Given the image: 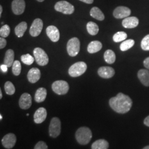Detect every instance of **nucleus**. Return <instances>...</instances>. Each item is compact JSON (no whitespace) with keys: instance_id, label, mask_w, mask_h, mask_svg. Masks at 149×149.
Returning a JSON list of instances; mask_svg holds the SVG:
<instances>
[{"instance_id":"412c9836","label":"nucleus","mask_w":149,"mask_h":149,"mask_svg":"<svg viewBox=\"0 0 149 149\" xmlns=\"http://www.w3.org/2000/svg\"><path fill=\"white\" fill-rule=\"evenodd\" d=\"M102 48V43L98 40L91 42L87 47V51L89 53H96L101 50Z\"/></svg>"},{"instance_id":"1a4fd4ad","label":"nucleus","mask_w":149,"mask_h":149,"mask_svg":"<svg viewBox=\"0 0 149 149\" xmlns=\"http://www.w3.org/2000/svg\"><path fill=\"white\" fill-rule=\"evenodd\" d=\"M43 22L40 18H37L32 23L29 29V33L33 37H38L43 29Z\"/></svg>"},{"instance_id":"6e6552de","label":"nucleus","mask_w":149,"mask_h":149,"mask_svg":"<svg viewBox=\"0 0 149 149\" xmlns=\"http://www.w3.org/2000/svg\"><path fill=\"white\" fill-rule=\"evenodd\" d=\"M61 133V122L58 118L54 117L52 119L49 125V133L50 136L55 138Z\"/></svg>"},{"instance_id":"c03bdc74","label":"nucleus","mask_w":149,"mask_h":149,"mask_svg":"<svg viewBox=\"0 0 149 149\" xmlns=\"http://www.w3.org/2000/svg\"><path fill=\"white\" fill-rule=\"evenodd\" d=\"M38 2H43L44 0H37Z\"/></svg>"},{"instance_id":"a19ab883","label":"nucleus","mask_w":149,"mask_h":149,"mask_svg":"<svg viewBox=\"0 0 149 149\" xmlns=\"http://www.w3.org/2000/svg\"><path fill=\"white\" fill-rule=\"evenodd\" d=\"M2 10H2V6H0V16H1Z\"/></svg>"},{"instance_id":"a878e982","label":"nucleus","mask_w":149,"mask_h":149,"mask_svg":"<svg viewBox=\"0 0 149 149\" xmlns=\"http://www.w3.org/2000/svg\"><path fill=\"white\" fill-rule=\"evenodd\" d=\"M104 59L107 63L113 64L116 59V56L114 52L110 49L107 50L104 54Z\"/></svg>"},{"instance_id":"cd10ccee","label":"nucleus","mask_w":149,"mask_h":149,"mask_svg":"<svg viewBox=\"0 0 149 149\" xmlns=\"http://www.w3.org/2000/svg\"><path fill=\"white\" fill-rule=\"evenodd\" d=\"M135 44L133 39H128L124 41L120 45V49L123 52H125L132 48Z\"/></svg>"},{"instance_id":"4c0bfd02","label":"nucleus","mask_w":149,"mask_h":149,"mask_svg":"<svg viewBox=\"0 0 149 149\" xmlns=\"http://www.w3.org/2000/svg\"><path fill=\"white\" fill-rule=\"evenodd\" d=\"M8 66L5 65V64H2L1 65V71H2L3 72H6L8 70Z\"/></svg>"},{"instance_id":"37998d69","label":"nucleus","mask_w":149,"mask_h":149,"mask_svg":"<svg viewBox=\"0 0 149 149\" xmlns=\"http://www.w3.org/2000/svg\"><path fill=\"white\" fill-rule=\"evenodd\" d=\"M144 149H149V146H145V147H144Z\"/></svg>"},{"instance_id":"79ce46f5","label":"nucleus","mask_w":149,"mask_h":149,"mask_svg":"<svg viewBox=\"0 0 149 149\" xmlns=\"http://www.w3.org/2000/svg\"><path fill=\"white\" fill-rule=\"evenodd\" d=\"M2 98V91L0 90V99Z\"/></svg>"},{"instance_id":"39448f33","label":"nucleus","mask_w":149,"mask_h":149,"mask_svg":"<svg viewBox=\"0 0 149 149\" xmlns=\"http://www.w3.org/2000/svg\"><path fill=\"white\" fill-rule=\"evenodd\" d=\"M55 10L65 15H71L74 12V6L66 1L58 2L54 6Z\"/></svg>"},{"instance_id":"423d86ee","label":"nucleus","mask_w":149,"mask_h":149,"mask_svg":"<svg viewBox=\"0 0 149 149\" xmlns=\"http://www.w3.org/2000/svg\"><path fill=\"white\" fill-rule=\"evenodd\" d=\"M35 60L39 65L45 66L49 63V58L45 52L40 48H35L33 50Z\"/></svg>"},{"instance_id":"b1692460","label":"nucleus","mask_w":149,"mask_h":149,"mask_svg":"<svg viewBox=\"0 0 149 149\" xmlns=\"http://www.w3.org/2000/svg\"><path fill=\"white\" fill-rule=\"evenodd\" d=\"M92 149H107L109 148V143L104 139H99L94 142L92 146Z\"/></svg>"},{"instance_id":"0eeeda50","label":"nucleus","mask_w":149,"mask_h":149,"mask_svg":"<svg viewBox=\"0 0 149 149\" xmlns=\"http://www.w3.org/2000/svg\"><path fill=\"white\" fill-rule=\"evenodd\" d=\"M80 42L77 38L70 39L67 44V51L70 56H76L80 52Z\"/></svg>"},{"instance_id":"393cba45","label":"nucleus","mask_w":149,"mask_h":149,"mask_svg":"<svg viewBox=\"0 0 149 149\" xmlns=\"http://www.w3.org/2000/svg\"><path fill=\"white\" fill-rule=\"evenodd\" d=\"M27 29V23L26 22H22L20 23L16 26L15 29V32L16 36L18 38L22 37Z\"/></svg>"},{"instance_id":"f704fd0d","label":"nucleus","mask_w":149,"mask_h":149,"mask_svg":"<svg viewBox=\"0 0 149 149\" xmlns=\"http://www.w3.org/2000/svg\"><path fill=\"white\" fill-rule=\"evenodd\" d=\"M48 149L47 145L45 144V142L40 141L36 145L34 149Z\"/></svg>"},{"instance_id":"ea45409f","label":"nucleus","mask_w":149,"mask_h":149,"mask_svg":"<svg viewBox=\"0 0 149 149\" xmlns=\"http://www.w3.org/2000/svg\"><path fill=\"white\" fill-rule=\"evenodd\" d=\"M79 1L87 4H92L94 0H79Z\"/></svg>"},{"instance_id":"aec40b11","label":"nucleus","mask_w":149,"mask_h":149,"mask_svg":"<svg viewBox=\"0 0 149 149\" xmlns=\"http://www.w3.org/2000/svg\"><path fill=\"white\" fill-rule=\"evenodd\" d=\"M47 96V90L44 87L38 88L35 94L34 100L37 103H41L45 101Z\"/></svg>"},{"instance_id":"ddd939ff","label":"nucleus","mask_w":149,"mask_h":149,"mask_svg":"<svg viewBox=\"0 0 149 149\" xmlns=\"http://www.w3.org/2000/svg\"><path fill=\"white\" fill-rule=\"evenodd\" d=\"M131 10L127 7L119 6L113 12V16L117 19L127 18L130 15Z\"/></svg>"},{"instance_id":"9d476101","label":"nucleus","mask_w":149,"mask_h":149,"mask_svg":"<svg viewBox=\"0 0 149 149\" xmlns=\"http://www.w3.org/2000/svg\"><path fill=\"white\" fill-rule=\"evenodd\" d=\"M26 3L24 0H13L12 3V10L16 15H22L25 10Z\"/></svg>"},{"instance_id":"a18cd8bd","label":"nucleus","mask_w":149,"mask_h":149,"mask_svg":"<svg viewBox=\"0 0 149 149\" xmlns=\"http://www.w3.org/2000/svg\"><path fill=\"white\" fill-rule=\"evenodd\" d=\"M0 119H1V120H2V116L1 114L0 115Z\"/></svg>"},{"instance_id":"c9c22d12","label":"nucleus","mask_w":149,"mask_h":149,"mask_svg":"<svg viewBox=\"0 0 149 149\" xmlns=\"http://www.w3.org/2000/svg\"><path fill=\"white\" fill-rule=\"evenodd\" d=\"M7 44V41L4 38H0V49H2L3 48H5Z\"/></svg>"},{"instance_id":"6ab92c4d","label":"nucleus","mask_w":149,"mask_h":149,"mask_svg":"<svg viewBox=\"0 0 149 149\" xmlns=\"http://www.w3.org/2000/svg\"><path fill=\"white\" fill-rule=\"evenodd\" d=\"M138 77L143 85L149 86V71L148 70H140L138 73Z\"/></svg>"},{"instance_id":"473e14b6","label":"nucleus","mask_w":149,"mask_h":149,"mask_svg":"<svg viewBox=\"0 0 149 149\" xmlns=\"http://www.w3.org/2000/svg\"><path fill=\"white\" fill-rule=\"evenodd\" d=\"M10 33V28L8 25L3 26L0 29V36L3 38L7 37Z\"/></svg>"},{"instance_id":"7c9ffc66","label":"nucleus","mask_w":149,"mask_h":149,"mask_svg":"<svg viewBox=\"0 0 149 149\" xmlns=\"http://www.w3.org/2000/svg\"><path fill=\"white\" fill-rule=\"evenodd\" d=\"M21 59L23 63L26 64L27 65H31L34 63L35 58H34L30 54H27L22 55Z\"/></svg>"},{"instance_id":"f3484780","label":"nucleus","mask_w":149,"mask_h":149,"mask_svg":"<svg viewBox=\"0 0 149 149\" xmlns=\"http://www.w3.org/2000/svg\"><path fill=\"white\" fill-rule=\"evenodd\" d=\"M41 72L40 70L38 68H33L30 70L27 74V78L29 82L34 84L38 82L40 79Z\"/></svg>"},{"instance_id":"a211bd4d","label":"nucleus","mask_w":149,"mask_h":149,"mask_svg":"<svg viewBox=\"0 0 149 149\" xmlns=\"http://www.w3.org/2000/svg\"><path fill=\"white\" fill-rule=\"evenodd\" d=\"M139 19L135 17H128L123 19L122 25L125 28H134L139 24Z\"/></svg>"},{"instance_id":"e433bc0d","label":"nucleus","mask_w":149,"mask_h":149,"mask_svg":"<svg viewBox=\"0 0 149 149\" xmlns=\"http://www.w3.org/2000/svg\"><path fill=\"white\" fill-rule=\"evenodd\" d=\"M144 65L146 69L149 70V57L144 60Z\"/></svg>"},{"instance_id":"2eb2a0df","label":"nucleus","mask_w":149,"mask_h":149,"mask_svg":"<svg viewBox=\"0 0 149 149\" xmlns=\"http://www.w3.org/2000/svg\"><path fill=\"white\" fill-rule=\"evenodd\" d=\"M46 33L49 39L53 42H57L60 39V32L57 27L50 26L47 27Z\"/></svg>"},{"instance_id":"9b49d317","label":"nucleus","mask_w":149,"mask_h":149,"mask_svg":"<svg viewBox=\"0 0 149 149\" xmlns=\"http://www.w3.org/2000/svg\"><path fill=\"white\" fill-rule=\"evenodd\" d=\"M16 141L17 138L14 134H7L2 139V144L6 149H12L16 144Z\"/></svg>"},{"instance_id":"f03ea898","label":"nucleus","mask_w":149,"mask_h":149,"mask_svg":"<svg viewBox=\"0 0 149 149\" xmlns=\"http://www.w3.org/2000/svg\"><path fill=\"white\" fill-rule=\"evenodd\" d=\"M75 137L79 144L85 145L90 143L92 137V134L90 128L82 127L77 129L76 132Z\"/></svg>"},{"instance_id":"5701e85b","label":"nucleus","mask_w":149,"mask_h":149,"mask_svg":"<svg viewBox=\"0 0 149 149\" xmlns=\"http://www.w3.org/2000/svg\"><path fill=\"white\" fill-rule=\"evenodd\" d=\"M90 16L98 21H103L104 19V15L101 10L97 7H93L90 11Z\"/></svg>"},{"instance_id":"72a5a7b5","label":"nucleus","mask_w":149,"mask_h":149,"mask_svg":"<svg viewBox=\"0 0 149 149\" xmlns=\"http://www.w3.org/2000/svg\"><path fill=\"white\" fill-rule=\"evenodd\" d=\"M141 47L143 50L145 51L149 50V34L146 36L143 39L141 43Z\"/></svg>"},{"instance_id":"f257e3e1","label":"nucleus","mask_w":149,"mask_h":149,"mask_svg":"<svg viewBox=\"0 0 149 149\" xmlns=\"http://www.w3.org/2000/svg\"><path fill=\"white\" fill-rule=\"evenodd\" d=\"M109 104L115 112L124 114L130 110L133 102L129 96L123 93H119L116 97H112L109 100Z\"/></svg>"},{"instance_id":"2f4dec72","label":"nucleus","mask_w":149,"mask_h":149,"mask_svg":"<svg viewBox=\"0 0 149 149\" xmlns=\"http://www.w3.org/2000/svg\"><path fill=\"white\" fill-rule=\"evenodd\" d=\"M21 64L18 60L14 61L12 65V72L15 76H18L21 72Z\"/></svg>"},{"instance_id":"58836bf2","label":"nucleus","mask_w":149,"mask_h":149,"mask_svg":"<svg viewBox=\"0 0 149 149\" xmlns=\"http://www.w3.org/2000/svg\"><path fill=\"white\" fill-rule=\"evenodd\" d=\"M144 123L146 126L149 127V116L144 119Z\"/></svg>"},{"instance_id":"f8f14e48","label":"nucleus","mask_w":149,"mask_h":149,"mask_svg":"<svg viewBox=\"0 0 149 149\" xmlns=\"http://www.w3.org/2000/svg\"><path fill=\"white\" fill-rule=\"evenodd\" d=\"M32 104V96L28 93H24L22 95L19 100V106L22 109H29Z\"/></svg>"},{"instance_id":"c756f323","label":"nucleus","mask_w":149,"mask_h":149,"mask_svg":"<svg viewBox=\"0 0 149 149\" xmlns=\"http://www.w3.org/2000/svg\"><path fill=\"white\" fill-rule=\"evenodd\" d=\"M5 90L6 94L8 95H13L16 91L15 86L10 81H7L5 84Z\"/></svg>"},{"instance_id":"49530a36","label":"nucleus","mask_w":149,"mask_h":149,"mask_svg":"<svg viewBox=\"0 0 149 149\" xmlns=\"http://www.w3.org/2000/svg\"><path fill=\"white\" fill-rule=\"evenodd\" d=\"M29 114H28V113H27V116H29Z\"/></svg>"},{"instance_id":"bb28decb","label":"nucleus","mask_w":149,"mask_h":149,"mask_svg":"<svg viewBox=\"0 0 149 149\" xmlns=\"http://www.w3.org/2000/svg\"><path fill=\"white\" fill-rule=\"evenodd\" d=\"M87 30L91 36H96L99 32V27L98 25L93 22H89L87 24Z\"/></svg>"},{"instance_id":"c85d7f7f","label":"nucleus","mask_w":149,"mask_h":149,"mask_svg":"<svg viewBox=\"0 0 149 149\" xmlns=\"http://www.w3.org/2000/svg\"><path fill=\"white\" fill-rule=\"evenodd\" d=\"M127 38V34L125 32H118L113 36V39L114 42L118 43L125 40Z\"/></svg>"},{"instance_id":"4468645a","label":"nucleus","mask_w":149,"mask_h":149,"mask_svg":"<svg viewBox=\"0 0 149 149\" xmlns=\"http://www.w3.org/2000/svg\"><path fill=\"white\" fill-rule=\"evenodd\" d=\"M47 117V111L44 107L38 108L34 114V121L36 124H41Z\"/></svg>"},{"instance_id":"20e7f679","label":"nucleus","mask_w":149,"mask_h":149,"mask_svg":"<svg viewBox=\"0 0 149 149\" xmlns=\"http://www.w3.org/2000/svg\"><path fill=\"white\" fill-rule=\"evenodd\" d=\"M52 90L59 95H64L66 94L69 90V85L68 83L63 80L56 81L52 84Z\"/></svg>"},{"instance_id":"dca6fc26","label":"nucleus","mask_w":149,"mask_h":149,"mask_svg":"<svg viewBox=\"0 0 149 149\" xmlns=\"http://www.w3.org/2000/svg\"><path fill=\"white\" fill-rule=\"evenodd\" d=\"M98 74L103 79H110L115 74V71L111 67L102 66L98 70Z\"/></svg>"},{"instance_id":"4be33fe9","label":"nucleus","mask_w":149,"mask_h":149,"mask_svg":"<svg viewBox=\"0 0 149 149\" xmlns=\"http://www.w3.org/2000/svg\"><path fill=\"white\" fill-rule=\"evenodd\" d=\"M15 53L13 50L8 49L6 52L5 56L4 58V64L6 65L8 68L11 67L14 63Z\"/></svg>"},{"instance_id":"7ed1b4c3","label":"nucleus","mask_w":149,"mask_h":149,"mask_svg":"<svg viewBox=\"0 0 149 149\" xmlns=\"http://www.w3.org/2000/svg\"><path fill=\"white\" fill-rule=\"evenodd\" d=\"M87 68V64L85 62L79 61L70 66L69 69V74L70 76L76 77L84 74Z\"/></svg>"}]
</instances>
